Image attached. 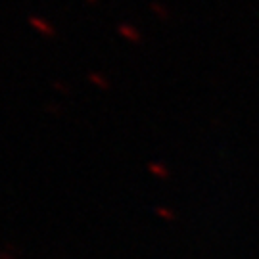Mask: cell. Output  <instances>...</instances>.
I'll use <instances>...</instances> for the list:
<instances>
[{"label": "cell", "instance_id": "cell-1", "mask_svg": "<svg viewBox=\"0 0 259 259\" xmlns=\"http://www.w3.org/2000/svg\"><path fill=\"white\" fill-rule=\"evenodd\" d=\"M119 33H121L127 41H131V43H141V33L137 31L133 25H129V23L119 25Z\"/></svg>", "mask_w": 259, "mask_h": 259}, {"label": "cell", "instance_id": "cell-2", "mask_svg": "<svg viewBox=\"0 0 259 259\" xmlns=\"http://www.w3.org/2000/svg\"><path fill=\"white\" fill-rule=\"evenodd\" d=\"M29 23L33 25V29H37L39 33H43V35H54V29L50 27V23H46L44 20L41 18H29Z\"/></svg>", "mask_w": 259, "mask_h": 259}, {"label": "cell", "instance_id": "cell-3", "mask_svg": "<svg viewBox=\"0 0 259 259\" xmlns=\"http://www.w3.org/2000/svg\"><path fill=\"white\" fill-rule=\"evenodd\" d=\"M150 171L154 173V175H160V177H165V175H167V169H165L163 165H160V163H150Z\"/></svg>", "mask_w": 259, "mask_h": 259}, {"label": "cell", "instance_id": "cell-4", "mask_svg": "<svg viewBox=\"0 0 259 259\" xmlns=\"http://www.w3.org/2000/svg\"><path fill=\"white\" fill-rule=\"evenodd\" d=\"M152 8H154V14L162 16L163 20H165V18H169V14H167V12H165V8H163V6H160V4H152Z\"/></svg>", "mask_w": 259, "mask_h": 259}, {"label": "cell", "instance_id": "cell-5", "mask_svg": "<svg viewBox=\"0 0 259 259\" xmlns=\"http://www.w3.org/2000/svg\"><path fill=\"white\" fill-rule=\"evenodd\" d=\"M88 77H90V81H92V83L96 81V83H100L102 88H108V81H106V79H102V77H98V75H92V73H90Z\"/></svg>", "mask_w": 259, "mask_h": 259}, {"label": "cell", "instance_id": "cell-6", "mask_svg": "<svg viewBox=\"0 0 259 259\" xmlns=\"http://www.w3.org/2000/svg\"><path fill=\"white\" fill-rule=\"evenodd\" d=\"M90 2H94V0H90Z\"/></svg>", "mask_w": 259, "mask_h": 259}]
</instances>
